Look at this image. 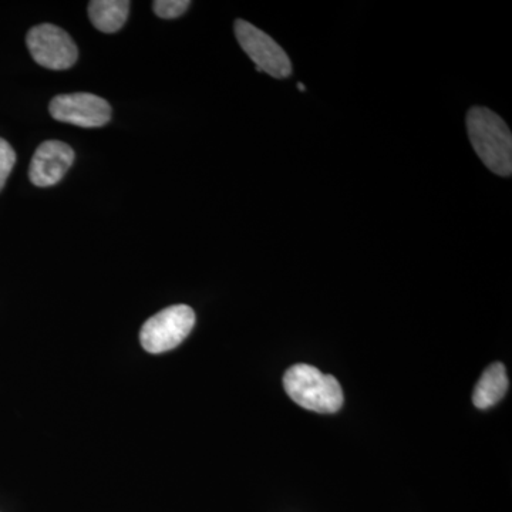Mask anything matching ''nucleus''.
Segmentation results:
<instances>
[{"mask_svg": "<svg viewBox=\"0 0 512 512\" xmlns=\"http://www.w3.org/2000/svg\"><path fill=\"white\" fill-rule=\"evenodd\" d=\"M471 146L488 170L501 177L512 174V136L507 123L494 111L473 107L467 114Z\"/></svg>", "mask_w": 512, "mask_h": 512, "instance_id": "1", "label": "nucleus"}, {"mask_svg": "<svg viewBox=\"0 0 512 512\" xmlns=\"http://www.w3.org/2000/svg\"><path fill=\"white\" fill-rule=\"evenodd\" d=\"M284 387L293 402L315 413L339 412L345 400L335 376L325 375L309 365H295L286 370Z\"/></svg>", "mask_w": 512, "mask_h": 512, "instance_id": "2", "label": "nucleus"}, {"mask_svg": "<svg viewBox=\"0 0 512 512\" xmlns=\"http://www.w3.org/2000/svg\"><path fill=\"white\" fill-rule=\"evenodd\" d=\"M195 325V312L187 305H174L147 320L140 332L143 348L148 353L168 352L180 346Z\"/></svg>", "mask_w": 512, "mask_h": 512, "instance_id": "3", "label": "nucleus"}, {"mask_svg": "<svg viewBox=\"0 0 512 512\" xmlns=\"http://www.w3.org/2000/svg\"><path fill=\"white\" fill-rule=\"evenodd\" d=\"M235 35L242 50L255 63L258 72H265L275 79L291 76V60L271 36L242 19L235 22Z\"/></svg>", "mask_w": 512, "mask_h": 512, "instance_id": "4", "label": "nucleus"}, {"mask_svg": "<svg viewBox=\"0 0 512 512\" xmlns=\"http://www.w3.org/2000/svg\"><path fill=\"white\" fill-rule=\"evenodd\" d=\"M26 45L33 60L50 70L70 69L79 57V50L69 33L49 23L30 29Z\"/></svg>", "mask_w": 512, "mask_h": 512, "instance_id": "5", "label": "nucleus"}, {"mask_svg": "<svg viewBox=\"0 0 512 512\" xmlns=\"http://www.w3.org/2000/svg\"><path fill=\"white\" fill-rule=\"evenodd\" d=\"M53 119L84 128L106 126L111 119L109 101L90 93L62 94L49 106Z\"/></svg>", "mask_w": 512, "mask_h": 512, "instance_id": "6", "label": "nucleus"}, {"mask_svg": "<svg viewBox=\"0 0 512 512\" xmlns=\"http://www.w3.org/2000/svg\"><path fill=\"white\" fill-rule=\"evenodd\" d=\"M74 161V151L62 141H45L35 151L29 168V178L40 188L56 185L69 171Z\"/></svg>", "mask_w": 512, "mask_h": 512, "instance_id": "7", "label": "nucleus"}, {"mask_svg": "<svg viewBox=\"0 0 512 512\" xmlns=\"http://www.w3.org/2000/svg\"><path fill=\"white\" fill-rule=\"evenodd\" d=\"M507 390V370L503 363L495 362L484 370L478 380L473 393L474 406L480 410L490 409L503 399Z\"/></svg>", "mask_w": 512, "mask_h": 512, "instance_id": "8", "label": "nucleus"}, {"mask_svg": "<svg viewBox=\"0 0 512 512\" xmlns=\"http://www.w3.org/2000/svg\"><path fill=\"white\" fill-rule=\"evenodd\" d=\"M130 2L127 0H93L89 3V18L103 33L119 32L127 22Z\"/></svg>", "mask_w": 512, "mask_h": 512, "instance_id": "9", "label": "nucleus"}, {"mask_svg": "<svg viewBox=\"0 0 512 512\" xmlns=\"http://www.w3.org/2000/svg\"><path fill=\"white\" fill-rule=\"evenodd\" d=\"M190 6L188 0H156L153 3L154 13L163 19L180 18Z\"/></svg>", "mask_w": 512, "mask_h": 512, "instance_id": "10", "label": "nucleus"}, {"mask_svg": "<svg viewBox=\"0 0 512 512\" xmlns=\"http://www.w3.org/2000/svg\"><path fill=\"white\" fill-rule=\"evenodd\" d=\"M16 163V153L8 141L0 138V191L5 187L6 181Z\"/></svg>", "mask_w": 512, "mask_h": 512, "instance_id": "11", "label": "nucleus"}, {"mask_svg": "<svg viewBox=\"0 0 512 512\" xmlns=\"http://www.w3.org/2000/svg\"><path fill=\"white\" fill-rule=\"evenodd\" d=\"M299 90H302V92H305V86L303 84H298Z\"/></svg>", "mask_w": 512, "mask_h": 512, "instance_id": "12", "label": "nucleus"}]
</instances>
